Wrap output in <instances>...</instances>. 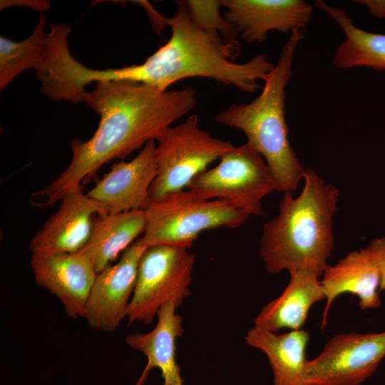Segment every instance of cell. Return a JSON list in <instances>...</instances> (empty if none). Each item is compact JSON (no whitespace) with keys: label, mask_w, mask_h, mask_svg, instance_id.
<instances>
[{"label":"cell","mask_w":385,"mask_h":385,"mask_svg":"<svg viewBox=\"0 0 385 385\" xmlns=\"http://www.w3.org/2000/svg\"><path fill=\"white\" fill-rule=\"evenodd\" d=\"M84 102L100 115L98 126L86 141L71 142L69 165L49 185L35 192L31 203L39 208L54 205L67 193L94 177L106 163L124 158L155 140L196 106L192 87L161 91L131 81H99L86 91Z\"/></svg>","instance_id":"obj_1"},{"label":"cell","mask_w":385,"mask_h":385,"mask_svg":"<svg viewBox=\"0 0 385 385\" xmlns=\"http://www.w3.org/2000/svg\"><path fill=\"white\" fill-rule=\"evenodd\" d=\"M177 10L163 22L171 29L168 42L143 63L113 68V81H131L165 91L180 80L202 77L253 93L274 68L265 54L243 63H235L222 41L195 26L185 1H176Z\"/></svg>","instance_id":"obj_2"},{"label":"cell","mask_w":385,"mask_h":385,"mask_svg":"<svg viewBox=\"0 0 385 385\" xmlns=\"http://www.w3.org/2000/svg\"><path fill=\"white\" fill-rule=\"evenodd\" d=\"M303 180L299 195L284 192L278 214L263 226L260 255L270 274L309 266L322 277L329 266L339 191L311 168H306Z\"/></svg>","instance_id":"obj_3"},{"label":"cell","mask_w":385,"mask_h":385,"mask_svg":"<svg viewBox=\"0 0 385 385\" xmlns=\"http://www.w3.org/2000/svg\"><path fill=\"white\" fill-rule=\"evenodd\" d=\"M303 36L304 29L291 33L277 63L263 81L260 95L248 103L232 104L215 117L220 124L244 133L246 143L265 159L276 191L283 193L297 189L306 170L290 145L285 120V89Z\"/></svg>","instance_id":"obj_4"},{"label":"cell","mask_w":385,"mask_h":385,"mask_svg":"<svg viewBox=\"0 0 385 385\" xmlns=\"http://www.w3.org/2000/svg\"><path fill=\"white\" fill-rule=\"evenodd\" d=\"M144 210L145 227L141 240L147 247L180 245L190 248L202 232L237 228L250 217L225 200L203 199L188 190L150 202Z\"/></svg>","instance_id":"obj_5"},{"label":"cell","mask_w":385,"mask_h":385,"mask_svg":"<svg viewBox=\"0 0 385 385\" xmlns=\"http://www.w3.org/2000/svg\"><path fill=\"white\" fill-rule=\"evenodd\" d=\"M155 141L157 173L149 190L150 202L186 190L195 178L235 147L201 129L197 115L169 127Z\"/></svg>","instance_id":"obj_6"},{"label":"cell","mask_w":385,"mask_h":385,"mask_svg":"<svg viewBox=\"0 0 385 385\" xmlns=\"http://www.w3.org/2000/svg\"><path fill=\"white\" fill-rule=\"evenodd\" d=\"M180 245H155L143 252L138 265L127 319L130 324H150L161 307H178L190 294L195 256Z\"/></svg>","instance_id":"obj_7"},{"label":"cell","mask_w":385,"mask_h":385,"mask_svg":"<svg viewBox=\"0 0 385 385\" xmlns=\"http://www.w3.org/2000/svg\"><path fill=\"white\" fill-rule=\"evenodd\" d=\"M186 190L203 199L225 200L249 216H262V200L276 187L263 157L245 143L199 174Z\"/></svg>","instance_id":"obj_8"},{"label":"cell","mask_w":385,"mask_h":385,"mask_svg":"<svg viewBox=\"0 0 385 385\" xmlns=\"http://www.w3.org/2000/svg\"><path fill=\"white\" fill-rule=\"evenodd\" d=\"M384 357L385 332L337 334L307 361L304 379L307 385H360Z\"/></svg>","instance_id":"obj_9"},{"label":"cell","mask_w":385,"mask_h":385,"mask_svg":"<svg viewBox=\"0 0 385 385\" xmlns=\"http://www.w3.org/2000/svg\"><path fill=\"white\" fill-rule=\"evenodd\" d=\"M147 246L140 238L122 253L119 260L100 272L91 291L85 319L97 330L112 332L127 317L138 265Z\"/></svg>","instance_id":"obj_10"},{"label":"cell","mask_w":385,"mask_h":385,"mask_svg":"<svg viewBox=\"0 0 385 385\" xmlns=\"http://www.w3.org/2000/svg\"><path fill=\"white\" fill-rule=\"evenodd\" d=\"M36 283L56 296L71 318H85L87 302L96 281L91 260L81 252L32 253Z\"/></svg>","instance_id":"obj_11"},{"label":"cell","mask_w":385,"mask_h":385,"mask_svg":"<svg viewBox=\"0 0 385 385\" xmlns=\"http://www.w3.org/2000/svg\"><path fill=\"white\" fill-rule=\"evenodd\" d=\"M58 209L44 222L29 242L32 253H76L91 237L97 216L106 207L88 197L83 185L64 195Z\"/></svg>","instance_id":"obj_12"},{"label":"cell","mask_w":385,"mask_h":385,"mask_svg":"<svg viewBox=\"0 0 385 385\" xmlns=\"http://www.w3.org/2000/svg\"><path fill=\"white\" fill-rule=\"evenodd\" d=\"M155 146V140H149L131 160L113 164L87 196L104 205L108 214L145 210L157 173Z\"/></svg>","instance_id":"obj_13"},{"label":"cell","mask_w":385,"mask_h":385,"mask_svg":"<svg viewBox=\"0 0 385 385\" xmlns=\"http://www.w3.org/2000/svg\"><path fill=\"white\" fill-rule=\"evenodd\" d=\"M224 17L248 43H262L269 32L303 29L310 21L312 6L301 0H222Z\"/></svg>","instance_id":"obj_14"},{"label":"cell","mask_w":385,"mask_h":385,"mask_svg":"<svg viewBox=\"0 0 385 385\" xmlns=\"http://www.w3.org/2000/svg\"><path fill=\"white\" fill-rule=\"evenodd\" d=\"M380 279L378 266L366 247L351 251L335 265H329L321 279L326 300L321 328L326 327L330 308L341 294L356 296L361 309L379 307Z\"/></svg>","instance_id":"obj_15"},{"label":"cell","mask_w":385,"mask_h":385,"mask_svg":"<svg viewBox=\"0 0 385 385\" xmlns=\"http://www.w3.org/2000/svg\"><path fill=\"white\" fill-rule=\"evenodd\" d=\"M321 277L309 266L290 273L282 293L263 306L254 319L255 326L273 332L302 329L312 306L325 299Z\"/></svg>","instance_id":"obj_16"},{"label":"cell","mask_w":385,"mask_h":385,"mask_svg":"<svg viewBox=\"0 0 385 385\" xmlns=\"http://www.w3.org/2000/svg\"><path fill=\"white\" fill-rule=\"evenodd\" d=\"M173 302L164 304L158 312V322L150 332L130 333L126 344L142 352L148 359L135 385H143L150 371L158 368L163 379V385H183L181 370L176 362V340L183 332V319L176 314Z\"/></svg>","instance_id":"obj_17"},{"label":"cell","mask_w":385,"mask_h":385,"mask_svg":"<svg viewBox=\"0 0 385 385\" xmlns=\"http://www.w3.org/2000/svg\"><path fill=\"white\" fill-rule=\"evenodd\" d=\"M309 337V332L303 329L277 334L254 326L247 332L245 340L267 356L274 385H307L305 353Z\"/></svg>","instance_id":"obj_18"},{"label":"cell","mask_w":385,"mask_h":385,"mask_svg":"<svg viewBox=\"0 0 385 385\" xmlns=\"http://www.w3.org/2000/svg\"><path fill=\"white\" fill-rule=\"evenodd\" d=\"M145 227L144 210L98 215L89 240L79 252L91 260L98 274L143 234Z\"/></svg>","instance_id":"obj_19"},{"label":"cell","mask_w":385,"mask_h":385,"mask_svg":"<svg viewBox=\"0 0 385 385\" xmlns=\"http://www.w3.org/2000/svg\"><path fill=\"white\" fill-rule=\"evenodd\" d=\"M315 5L337 22L345 34V40L336 48L332 60L335 67L365 66L385 70V34L358 28L343 9L323 1H317Z\"/></svg>","instance_id":"obj_20"},{"label":"cell","mask_w":385,"mask_h":385,"mask_svg":"<svg viewBox=\"0 0 385 385\" xmlns=\"http://www.w3.org/2000/svg\"><path fill=\"white\" fill-rule=\"evenodd\" d=\"M46 20L41 14L32 34L21 41L0 38V89H4L19 74L36 70L46 54L48 32Z\"/></svg>","instance_id":"obj_21"},{"label":"cell","mask_w":385,"mask_h":385,"mask_svg":"<svg viewBox=\"0 0 385 385\" xmlns=\"http://www.w3.org/2000/svg\"><path fill=\"white\" fill-rule=\"evenodd\" d=\"M189 15L200 29L220 38L232 61L239 55V35L235 26L220 13V0L185 1Z\"/></svg>","instance_id":"obj_22"},{"label":"cell","mask_w":385,"mask_h":385,"mask_svg":"<svg viewBox=\"0 0 385 385\" xmlns=\"http://www.w3.org/2000/svg\"><path fill=\"white\" fill-rule=\"evenodd\" d=\"M380 272L379 290H385V237L374 238L366 247Z\"/></svg>","instance_id":"obj_23"},{"label":"cell","mask_w":385,"mask_h":385,"mask_svg":"<svg viewBox=\"0 0 385 385\" xmlns=\"http://www.w3.org/2000/svg\"><path fill=\"white\" fill-rule=\"evenodd\" d=\"M11 5H21L28 6L36 10H46L48 9L50 3L47 1H22V0H9L1 1V9H4Z\"/></svg>","instance_id":"obj_24"},{"label":"cell","mask_w":385,"mask_h":385,"mask_svg":"<svg viewBox=\"0 0 385 385\" xmlns=\"http://www.w3.org/2000/svg\"><path fill=\"white\" fill-rule=\"evenodd\" d=\"M359 4L365 5L370 13L379 18H385V1L384 0H360L354 1Z\"/></svg>","instance_id":"obj_25"}]
</instances>
